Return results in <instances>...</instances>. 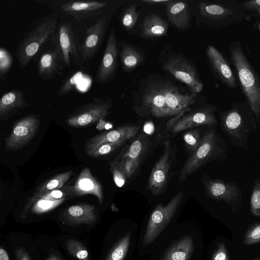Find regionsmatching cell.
Returning a JSON list of instances; mask_svg holds the SVG:
<instances>
[{
  "instance_id": "cell-25",
  "label": "cell",
  "mask_w": 260,
  "mask_h": 260,
  "mask_svg": "<svg viewBox=\"0 0 260 260\" xmlns=\"http://www.w3.org/2000/svg\"><path fill=\"white\" fill-rule=\"evenodd\" d=\"M73 172L72 171H70L57 174L44 181L39 186L24 207L22 212L24 217L27 213L28 209L30 208L36 200L42 195L51 190L61 188L70 178Z\"/></svg>"
},
{
  "instance_id": "cell-29",
  "label": "cell",
  "mask_w": 260,
  "mask_h": 260,
  "mask_svg": "<svg viewBox=\"0 0 260 260\" xmlns=\"http://www.w3.org/2000/svg\"><path fill=\"white\" fill-rule=\"evenodd\" d=\"M130 240V234L122 237L112 249L106 260H123L129 249Z\"/></svg>"
},
{
  "instance_id": "cell-12",
  "label": "cell",
  "mask_w": 260,
  "mask_h": 260,
  "mask_svg": "<svg viewBox=\"0 0 260 260\" xmlns=\"http://www.w3.org/2000/svg\"><path fill=\"white\" fill-rule=\"evenodd\" d=\"M170 154V143L167 141L163 153L152 168L148 180V189L155 196L161 194L167 185L171 165Z\"/></svg>"
},
{
  "instance_id": "cell-11",
  "label": "cell",
  "mask_w": 260,
  "mask_h": 260,
  "mask_svg": "<svg viewBox=\"0 0 260 260\" xmlns=\"http://www.w3.org/2000/svg\"><path fill=\"white\" fill-rule=\"evenodd\" d=\"M118 48L116 34L111 28L107 39L102 58L94 77V81L105 84L114 79L117 64Z\"/></svg>"
},
{
  "instance_id": "cell-45",
  "label": "cell",
  "mask_w": 260,
  "mask_h": 260,
  "mask_svg": "<svg viewBox=\"0 0 260 260\" xmlns=\"http://www.w3.org/2000/svg\"><path fill=\"white\" fill-rule=\"evenodd\" d=\"M15 255L16 260H31L25 249L21 247L15 248Z\"/></svg>"
},
{
  "instance_id": "cell-37",
  "label": "cell",
  "mask_w": 260,
  "mask_h": 260,
  "mask_svg": "<svg viewBox=\"0 0 260 260\" xmlns=\"http://www.w3.org/2000/svg\"><path fill=\"white\" fill-rule=\"evenodd\" d=\"M13 63V57L11 53L5 48H0V78L6 81L5 76L11 68Z\"/></svg>"
},
{
  "instance_id": "cell-30",
  "label": "cell",
  "mask_w": 260,
  "mask_h": 260,
  "mask_svg": "<svg viewBox=\"0 0 260 260\" xmlns=\"http://www.w3.org/2000/svg\"><path fill=\"white\" fill-rule=\"evenodd\" d=\"M147 140L140 137L135 140L127 149L120 157H128L133 159L141 160L147 147Z\"/></svg>"
},
{
  "instance_id": "cell-13",
  "label": "cell",
  "mask_w": 260,
  "mask_h": 260,
  "mask_svg": "<svg viewBox=\"0 0 260 260\" xmlns=\"http://www.w3.org/2000/svg\"><path fill=\"white\" fill-rule=\"evenodd\" d=\"M106 16L100 17L86 29L81 46V59L83 61L91 60L98 53L103 41L108 26Z\"/></svg>"
},
{
  "instance_id": "cell-39",
  "label": "cell",
  "mask_w": 260,
  "mask_h": 260,
  "mask_svg": "<svg viewBox=\"0 0 260 260\" xmlns=\"http://www.w3.org/2000/svg\"><path fill=\"white\" fill-rule=\"evenodd\" d=\"M128 141L126 139H123L115 143L105 144L98 147L94 152L91 153L89 156L92 157H97L101 156L108 154L118 147L122 145Z\"/></svg>"
},
{
  "instance_id": "cell-6",
  "label": "cell",
  "mask_w": 260,
  "mask_h": 260,
  "mask_svg": "<svg viewBox=\"0 0 260 260\" xmlns=\"http://www.w3.org/2000/svg\"><path fill=\"white\" fill-rule=\"evenodd\" d=\"M202 182L208 198L216 201H224L231 207L233 212L237 211L242 205L243 194L237 182L212 179L205 174Z\"/></svg>"
},
{
  "instance_id": "cell-9",
  "label": "cell",
  "mask_w": 260,
  "mask_h": 260,
  "mask_svg": "<svg viewBox=\"0 0 260 260\" xmlns=\"http://www.w3.org/2000/svg\"><path fill=\"white\" fill-rule=\"evenodd\" d=\"M111 106L109 99L93 98L77 108L67 119V123L74 127L89 126L106 117Z\"/></svg>"
},
{
  "instance_id": "cell-21",
  "label": "cell",
  "mask_w": 260,
  "mask_h": 260,
  "mask_svg": "<svg viewBox=\"0 0 260 260\" xmlns=\"http://www.w3.org/2000/svg\"><path fill=\"white\" fill-rule=\"evenodd\" d=\"M207 55L213 72L220 81L230 88L236 87L235 76L220 52L214 46H209Z\"/></svg>"
},
{
  "instance_id": "cell-15",
  "label": "cell",
  "mask_w": 260,
  "mask_h": 260,
  "mask_svg": "<svg viewBox=\"0 0 260 260\" xmlns=\"http://www.w3.org/2000/svg\"><path fill=\"white\" fill-rule=\"evenodd\" d=\"M58 43L65 64L70 67L73 62H77L81 56V47L78 43L71 24H60L58 29Z\"/></svg>"
},
{
  "instance_id": "cell-24",
  "label": "cell",
  "mask_w": 260,
  "mask_h": 260,
  "mask_svg": "<svg viewBox=\"0 0 260 260\" xmlns=\"http://www.w3.org/2000/svg\"><path fill=\"white\" fill-rule=\"evenodd\" d=\"M67 220L74 224H92L97 220V215L94 205L79 204L68 207L64 212Z\"/></svg>"
},
{
  "instance_id": "cell-43",
  "label": "cell",
  "mask_w": 260,
  "mask_h": 260,
  "mask_svg": "<svg viewBox=\"0 0 260 260\" xmlns=\"http://www.w3.org/2000/svg\"><path fill=\"white\" fill-rule=\"evenodd\" d=\"M212 260H229L228 252L223 243L218 244L213 255Z\"/></svg>"
},
{
  "instance_id": "cell-31",
  "label": "cell",
  "mask_w": 260,
  "mask_h": 260,
  "mask_svg": "<svg viewBox=\"0 0 260 260\" xmlns=\"http://www.w3.org/2000/svg\"><path fill=\"white\" fill-rule=\"evenodd\" d=\"M182 138L185 147L193 153L201 145L203 136H201L199 129H192L184 133Z\"/></svg>"
},
{
  "instance_id": "cell-4",
  "label": "cell",
  "mask_w": 260,
  "mask_h": 260,
  "mask_svg": "<svg viewBox=\"0 0 260 260\" xmlns=\"http://www.w3.org/2000/svg\"><path fill=\"white\" fill-rule=\"evenodd\" d=\"M231 58L237 71L242 88L257 123L260 122V82L255 71L246 57L240 44L230 47Z\"/></svg>"
},
{
  "instance_id": "cell-32",
  "label": "cell",
  "mask_w": 260,
  "mask_h": 260,
  "mask_svg": "<svg viewBox=\"0 0 260 260\" xmlns=\"http://www.w3.org/2000/svg\"><path fill=\"white\" fill-rule=\"evenodd\" d=\"M127 179L132 177L138 170L141 160L128 157H118L115 159Z\"/></svg>"
},
{
  "instance_id": "cell-2",
  "label": "cell",
  "mask_w": 260,
  "mask_h": 260,
  "mask_svg": "<svg viewBox=\"0 0 260 260\" xmlns=\"http://www.w3.org/2000/svg\"><path fill=\"white\" fill-rule=\"evenodd\" d=\"M220 126L231 145L247 150L250 134L257 129L253 112L248 103H236L219 114Z\"/></svg>"
},
{
  "instance_id": "cell-42",
  "label": "cell",
  "mask_w": 260,
  "mask_h": 260,
  "mask_svg": "<svg viewBox=\"0 0 260 260\" xmlns=\"http://www.w3.org/2000/svg\"><path fill=\"white\" fill-rule=\"evenodd\" d=\"M66 196L67 193L64 191L54 189L42 195L39 198L49 201H56L65 198Z\"/></svg>"
},
{
  "instance_id": "cell-26",
  "label": "cell",
  "mask_w": 260,
  "mask_h": 260,
  "mask_svg": "<svg viewBox=\"0 0 260 260\" xmlns=\"http://www.w3.org/2000/svg\"><path fill=\"white\" fill-rule=\"evenodd\" d=\"M193 248L192 238L189 236L184 237L169 249L162 260H188Z\"/></svg>"
},
{
  "instance_id": "cell-17",
  "label": "cell",
  "mask_w": 260,
  "mask_h": 260,
  "mask_svg": "<svg viewBox=\"0 0 260 260\" xmlns=\"http://www.w3.org/2000/svg\"><path fill=\"white\" fill-rule=\"evenodd\" d=\"M64 65L66 64L57 41L53 49L40 56L37 65L38 74L44 80H51L57 76L62 75Z\"/></svg>"
},
{
  "instance_id": "cell-36",
  "label": "cell",
  "mask_w": 260,
  "mask_h": 260,
  "mask_svg": "<svg viewBox=\"0 0 260 260\" xmlns=\"http://www.w3.org/2000/svg\"><path fill=\"white\" fill-rule=\"evenodd\" d=\"M138 17L137 5H133L128 7L122 16L121 23L124 28L126 30L132 29L136 23Z\"/></svg>"
},
{
  "instance_id": "cell-22",
  "label": "cell",
  "mask_w": 260,
  "mask_h": 260,
  "mask_svg": "<svg viewBox=\"0 0 260 260\" xmlns=\"http://www.w3.org/2000/svg\"><path fill=\"white\" fill-rule=\"evenodd\" d=\"M166 12L169 21L179 30H185L190 24L189 8L185 1L171 0L166 4Z\"/></svg>"
},
{
  "instance_id": "cell-18",
  "label": "cell",
  "mask_w": 260,
  "mask_h": 260,
  "mask_svg": "<svg viewBox=\"0 0 260 260\" xmlns=\"http://www.w3.org/2000/svg\"><path fill=\"white\" fill-rule=\"evenodd\" d=\"M139 129V127L136 125H128L95 135L86 143V153L89 155L102 145L115 143L123 139L129 140L136 136Z\"/></svg>"
},
{
  "instance_id": "cell-7",
  "label": "cell",
  "mask_w": 260,
  "mask_h": 260,
  "mask_svg": "<svg viewBox=\"0 0 260 260\" xmlns=\"http://www.w3.org/2000/svg\"><path fill=\"white\" fill-rule=\"evenodd\" d=\"M183 197V191H180L166 206L159 204L155 207L147 223L143 240L144 245L150 244L161 233L179 208Z\"/></svg>"
},
{
  "instance_id": "cell-44",
  "label": "cell",
  "mask_w": 260,
  "mask_h": 260,
  "mask_svg": "<svg viewBox=\"0 0 260 260\" xmlns=\"http://www.w3.org/2000/svg\"><path fill=\"white\" fill-rule=\"evenodd\" d=\"M242 6L246 10L260 13V0L244 2Z\"/></svg>"
},
{
  "instance_id": "cell-46",
  "label": "cell",
  "mask_w": 260,
  "mask_h": 260,
  "mask_svg": "<svg viewBox=\"0 0 260 260\" xmlns=\"http://www.w3.org/2000/svg\"><path fill=\"white\" fill-rule=\"evenodd\" d=\"M171 0H143L142 2L149 4H167Z\"/></svg>"
},
{
  "instance_id": "cell-41",
  "label": "cell",
  "mask_w": 260,
  "mask_h": 260,
  "mask_svg": "<svg viewBox=\"0 0 260 260\" xmlns=\"http://www.w3.org/2000/svg\"><path fill=\"white\" fill-rule=\"evenodd\" d=\"M110 166L116 185L118 187L122 186L127 179L119 166L117 161L114 160L111 162Z\"/></svg>"
},
{
  "instance_id": "cell-27",
  "label": "cell",
  "mask_w": 260,
  "mask_h": 260,
  "mask_svg": "<svg viewBox=\"0 0 260 260\" xmlns=\"http://www.w3.org/2000/svg\"><path fill=\"white\" fill-rule=\"evenodd\" d=\"M167 22L160 16L151 14L144 20L142 36L146 38H156L165 36L168 31Z\"/></svg>"
},
{
  "instance_id": "cell-47",
  "label": "cell",
  "mask_w": 260,
  "mask_h": 260,
  "mask_svg": "<svg viewBox=\"0 0 260 260\" xmlns=\"http://www.w3.org/2000/svg\"><path fill=\"white\" fill-rule=\"evenodd\" d=\"M0 260H10L7 251L2 246L0 247Z\"/></svg>"
},
{
  "instance_id": "cell-19",
  "label": "cell",
  "mask_w": 260,
  "mask_h": 260,
  "mask_svg": "<svg viewBox=\"0 0 260 260\" xmlns=\"http://www.w3.org/2000/svg\"><path fill=\"white\" fill-rule=\"evenodd\" d=\"M199 9L201 15L205 19L219 22V24H229L237 20L240 11L228 7L227 5L200 2Z\"/></svg>"
},
{
  "instance_id": "cell-50",
  "label": "cell",
  "mask_w": 260,
  "mask_h": 260,
  "mask_svg": "<svg viewBox=\"0 0 260 260\" xmlns=\"http://www.w3.org/2000/svg\"><path fill=\"white\" fill-rule=\"evenodd\" d=\"M253 260H260V258H255Z\"/></svg>"
},
{
  "instance_id": "cell-34",
  "label": "cell",
  "mask_w": 260,
  "mask_h": 260,
  "mask_svg": "<svg viewBox=\"0 0 260 260\" xmlns=\"http://www.w3.org/2000/svg\"><path fill=\"white\" fill-rule=\"evenodd\" d=\"M69 252L78 260H89L88 253L83 245L79 241L70 239L66 242Z\"/></svg>"
},
{
  "instance_id": "cell-49",
  "label": "cell",
  "mask_w": 260,
  "mask_h": 260,
  "mask_svg": "<svg viewBox=\"0 0 260 260\" xmlns=\"http://www.w3.org/2000/svg\"><path fill=\"white\" fill-rule=\"evenodd\" d=\"M46 260H61V259L55 256H52L50 257L49 258H48V259H47Z\"/></svg>"
},
{
  "instance_id": "cell-20",
  "label": "cell",
  "mask_w": 260,
  "mask_h": 260,
  "mask_svg": "<svg viewBox=\"0 0 260 260\" xmlns=\"http://www.w3.org/2000/svg\"><path fill=\"white\" fill-rule=\"evenodd\" d=\"M108 3L97 1H68L63 4L61 10L67 15L81 21L100 14Z\"/></svg>"
},
{
  "instance_id": "cell-48",
  "label": "cell",
  "mask_w": 260,
  "mask_h": 260,
  "mask_svg": "<svg viewBox=\"0 0 260 260\" xmlns=\"http://www.w3.org/2000/svg\"><path fill=\"white\" fill-rule=\"evenodd\" d=\"M145 131L147 133H149L152 131V125L151 124H149V128H145Z\"/></svg>"
},
{
  "instance_id": "cell-3",
  "label": "cell",
  "mask_w": 260,
  "mask_h": 260,
  "mask_svg": "<svg viewBox=\"0 0 260 260\" xmlns=\"http://www.w3.org/2000/svg\"><path fill=\"white\" fill-rule=\"evenodd\" d=\"M227 145L216 127H209L203 136L198 149L189 157L182 168L179 182L185 180L201 167L214 160L222 161L227 156Z\"/></svg>"
},
{
  "instance_id": "cell-38",
  "label": "cell",
  "mask_w": 260,
  "mask_h": 260,
  "mask_svg": "<svg viewBox=\"0 0 260 260\" xmlns=\"http://www.w3.org/2000/svg\"><path fill=\"white\" fill-rule=\"evenodd\" d=\"M83 76L81 71H78L69 77L60 86L57 94L63 95L70 92Z\"/></svg>"
},
{
  "instance_id": "cell-5",
  "label": "cell",
  "mask_w": 260,
  "mask_h": 260,
  "mask_svg": "<svg viewBox=\"0 0 260 260\" xmlns=\"http://www.w3.org/2000/svg\"><path fill=\"white\" fill-rule=\"evenodd\" d=\"M55 17L45 18L27 31L19 43L16 56L21 68L25 67L42 46L52 36L57 27Z\"/></svg>"
},
{
  "instance_id": "cell-35",
  "label": "cell",
  "mask_w": 260,
  "mask_h": 260,
  "mask_svg": "<svg viewBox=\"0 0 260 260\" xmlns=\"http://www.w3.org/2000/svg\"><path fill=\"white\" fill-rule=\"evenodd\" d=\"M250 208L254 216L260 217V177L253 183L250 199Z\"/></svg>"
},
{
  "instance_id": "cell-1",
  "label": "cell",
  "mask_w": 260,
  "mask_h": 260,
  "mask_svg": "<svg viewBox=\"0 0 260 260\" xmlns=\"http://www.w3.org/2000/svg\"><path fill=\"white\" fill-rule=\"evenodd\" d=\"M136 98V112L155 118L185 113L197 99L196 93L185 92L172 82L161 79L148 81Z\"/></svg>"
},
{
  "instance_id": "cell-23",
  "label": "cell",
  "mask_w": 260,
  "mask_h": 260,
  "mask_svg": "<svg viewBox=\"0 0 260 260\" xmlns=\"http://www.w3.org/2000/svg\"><path fill=\"white\" fill-rule=\"evenodd\" d=\"M28 106L23 92L13 89L5 93L0 100V119L4 120L15 113L18 110Z\"/></svg>"
},
{
  "instance_id": "cell-28",
  "label": "cell",
  "mask_w": 260,
  "mask_h": 260,
  "mask_svg": "<svg viewBox=\"0 0 260 260\" xmlns=\"http://www.w3.org/2000/svg\"><path fill=\"white\" fill-rule=\"evenodd\" d=\"M120 58L123 69L126 71L136 69L143 61L140 52L129 45H125L122 48Z\"/></svg>"
},
{
  "instance_id": "cell-40",
  "label": "cell",
  "mask_w": 260,
  "mask_h": 260,
  "mask_svg": "<svg viewBox=\"0 0 260 260\" xmlns=\"http://www.w3.org/2000/svg\"><path fill=\"white\" fill-rule=\"evenodd\" d=\"M260 242V223L253 225L246 232L243 239V243L246 245H252Z\"/></svg>"
},
{
  "instance_id": "cell-10",
  "label": "cell",
  "mask_w": 260,
  "mask_h": 260,
  "mask_svg": "<svg viewBox=\"0 0 260 260\" xmlns=\"http://www.w3.org/2000/svg\"><path fill=\"white\" fill-rule=\"evenodd\" d=\"M39 126V119L36 115H29L19 120L5 140L6 148L16 150L29 144L36 134Z\"/></svg>"
},
{
  "instance_id": "cell-14",
  "label": "cell",
  "mask_w": 260,
  "mask_h": 260,
  "mask_svg": "<svg viewBox=\"0 0 260 260\" xmlns=\"http://www.w3.org/2000/svg\"><path fill=\"white\" fill-rule=\"evenodd\" d=\"M216 108L214 107H208L183 115L169 127L170 132L172 134H177L187 129L201 125L216 127L218 121L214 114Z\"/></svg>"
},
{
  "instance_id": "cell-33",
  "label": "cell",
  "mask_w": 260,
  "mask_h": 260,
  "mask_svg": "<svg viewBox=\"0 0 260 260\" xmlns=\"http://www.w3.org/2000/svg\"><path fill=\"white\" fill-rule=\"evenodd\" d=\"M65 200L63 198L56 201H49L39 198L32 204L31 210L36 214H42L55 208Z\"/></svg>"
},
{
  "instance_id": "cell-8",
  "label": "cell",
  "mask_w": 260,
  "mask_h": 260,
  "mask_svg": "<svg viewBox=\"0 0 260 260\" xmlns=\"http://www.w3.org/2000/svg\"><path fill=\"white\" fill-rule=\"evenodd\" d=\"M162 68L187 85L190 92L197 94L202 90L203 84L195 67L180 54L174 53L167 56L162 61Z\"/></svg>"
},
{
  "instance_id": "cell-16",
  "label": "cell",
  "mask_w": 260,
  "mask_h": 260,
  "mask_svg": "<svg viewBox=\"0 0 260 260\" xmlns=\"http://www.w3.org/2000/svg\"><path fill=\"white\" fill-rule=\"evenodd\" d=\"M67 195L71 197L91 194L95 196L101 204L103 201V193L101 184L92 176L90 168H84L80 172L73 185L64 189Z\"/></svg>"
}]
</instances>
